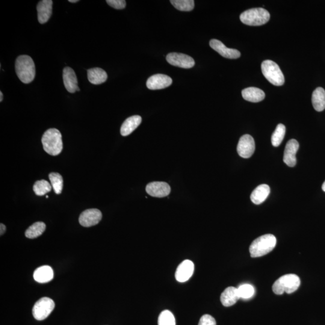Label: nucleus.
I'll use <instances>...</instances> for the list:
<instances>
[{"label": "nucleus", "instance_id": "f257e3e1", "mask_svg": "<svg viewBox=\"0 0 325 325\" xmlns=\"http://www.w3.org/2000/svg\"><path fill=\"white\" fill-rule=\"evenodd\" d=\"M16 70L20 80L25 84H30L36 76L34 62L28 56L22 55L16 58Z\"/></svg>", "mask_w": 325, "mask_h": 325}, {"label": "nucleus", "instance_id": "f03ea898", "mask_svg": "<svg viewBox=\"0 0 325 325\" xmlns=\"http://www.w3.org/2000/svg\"><path fill=\"white\" fill-rule=\"evenodd\" d=\"M276 244V238L272 234H265L254 240L250 245L251 257L256 258L266 255L271 252Z\"/></svg>", "mask_w": 325, "mask_h": 325}, {"label": "nucleus", "instance_id": "7ed1b4c3", "mask_svg": "<svg viewBox=\"0 0 325 325\" xmlns=\"http://www.w3.org/2000/svg\"><path fill=\"white\" fill-rule=\"evenodd\" d=\"M42 143L45 152L52 156L60 154L63 150L62 134L58 129L50 128L44 132Z\"/></svg>", "mask_w": 325, "mask_h": 325}, {"label": "nucleus", "instance_id": "20e7f679", "mask_svg": "<svg viewBox=\"0 0 325 325\" xmlns=\"http://www.w3.org/2000/svg\"><path fill=\"white\" fill-rule=\"evenodd\" d=\"M300 284V278L296 274H286L274 282L272 290L274 294L278 295L282 294L284 292L290 294L296 292Z\"/></svg>", "mask_w": 325, "mask_h": 325}, {"label": "nucleus", "instance_id": "39448f33", "mask_svg": "<svg viewBox=\"0 0 325 325\" xmlns=\"http://www.w3.org/2000/svg\"><path fill=\"white\" fill-rule=\"evenodd\" d=\"M270 14L264 8H253L244 12L240 20L244 24L260 26L265 24L270 20Z\"/></svg>", "mask_w": 325, "mask_h": 325}, {"label": "nucleus", "instance_id": "423d86ee", "mask_svg": "<svg viewBox=\"0 0 325 325\" xmlns=\"http://www.w3.org/2000/svg\"><path fill=\"white\" fill-rule=\"evenodd\" d=\"M262 74L268 82L274 86H282L284 84L285 78L278 65L272 60H264L262 64Z\"/></svg>", "mask_w": 325, "mask_h": 325}, {"label": "nucleus", "instance_id": "0eeeda50", "mask_svg": "<svg viewBox=\"0 0 325 325\" xmlns=\"http://www.w3.org/2000/svg\"><path fill=\"white\" fill-rule=\"evenodd\" d=\"M54 307L55 303L52 299L46 297L41 298L35 303L32 308V315L37 320H43L48 317Z\"/></svg>", "mask_w": 325, "mask_h": 325}, {"label": "nucleus", "instance_id": "6e6552de", "mask_svg": "<svg viewBox=\"0 0 325 325\" xmlns=\"http://www.w3.org/2000/svg\"><path fill=\"white\" fill-rule=\"evenodd\" d=\"M166 60L173 66L182 68L190 69L194 66V59L182 53L171 52L166 56Z\"/></svg>", "mask_w": 325, "mask_h": 325}, {"label": "nucleus", "instance_id": "1a4fd4ad", "mask_svg": "<svg viewBox=\"0 0 325 325\" xmlns=\"http://www.w3.org/2000/svg\"><path fill=\"white\" fill-rule=\"evenodd\" d=\"M256 150L255 141L249 134L244 135L240 138L238 144V152L242 158H249L253 155Z\"/></svg>", "mask_w": 325, "mask_h": 325}, {"label": "nucleus", "instance_id": "9d476101", "mask_svg": "<svg viewBox=\"0 0 325 325\" xmlns=\"http://www.w3.org/2000/svg\"><path fill=\"white\" fill-rule=\"evenodd\" d=\"M102 214L99 210L92 208L84 211L80 216L79 223L84 227L96 226L101 221Z\"/></svg>", "mask_w": 325, "mask_h": 325}, {"label": "nucleus", "instance_id": "9b49d317", "mask_svg": "<svg viewBox=\"0 0 325 325\" xmlns=\"http://www.w3.org/2000/svg\"><path fill=\"white\" fill-rule=\"evenodd\" d=\"M172 84V80L170 76L159 74L148 79L146 86L150 90H159L169 87Z\"/></svg>", "mask_w": 325, "mask_h": 325}, {"label": "nucleus", "instance_id": "f8f14e48", "mask_svg": "<svg viewBox=\"0 0 325 325\" xmlns=\"http://www.w3.org/2000/svg\"><path fill=\"white\" fill-rule=\"evenodd\" d=\"M299 147V143L295 140H291L286 144L283 161L288 166L294 167L296 164V155Z\"/></svg>", "mask_w": 325, "mask_h": 325}, {"label": "nucleus", "instance_id": "ddd939ff", "mask_svg": "<svg viewBox=\"0 0 325 325\" xmlns=\"http://www.w3.org/2000/svg\"><path fill=\"white\" fill-rule=\"evenodd\" d=\"M210 46L224 58L236 59L240 57V52L238 50L227 48L220 40H212L210 41Z\"/></svg>", "mask_w": 325, "mask_h": 325}, {"label": "nucleus", "instance_id": "4468645a", "mask_svg": "<svg viewBox=\"0 0 325 325\" xmlns=\"http://www.w3.org/2000/svg\"><path fill=\"white\" fill-rule=\"evenodd\" d=\"M146 191L150 196L156 198H164L170 193V188L165 182H150L146 187Z\"/></svg>", "mask_w": 325, "mask_h": 325}, {"label": "nucleus", "instance_id": "2eb2a0df", "mask_svg": "<svg viewBox=\"0 0 325 325\" xmlns=\"http://www.w3.org/2000/svg\"><path fill=\"white\" fill-rule=\"evenodd\" d=\"M194 264L190 260H186L178 266L176 270V278L178 282H187L193 276Z\"/></svg>", "mask_w": 325, "mask_h": 325}, {"label": "nucleus", "instance_id": "dca6fc26", "mask_svg": "<svg viewBox=\"0 0 325 325\" xmlns=\"http://www.w3.org/2000/svg\"><path fill=\"white\" fill-rule=\"evenodd\" d=\"M64 86L70 93L74 94L76 91H80L78 86V80L74 70L72 68H64L63 72Z\"/></svg>", "mask_w": 325, "mask_h": 325}, {"label": "nucleus", "instance_id": "f3484780", "mask_svg": "<svg viewBox=\"0 0 325 325\" xmlns=\"http://www.w3.org/2000/svg\"><path fill=\"white\" fill-rule=\"evenodd\" d=\"M52 1L42 0L37 6L38 18L40 24L48 22L52 14Z\"/></svg>", "mask_w": 325, "mask_h": 325}, {"label": "nucleus", "instance_id": "a211bd4d", "mask_svg": "<svg viewBox=\"0 0 325 325\" xmlns=\"http://www.w3.org/2000/svg\"><path fill=\"white\" fill-rule=\"evenodd\" d=\"M238 289L234 286H229L226 288L220 296V301L224 306H231L240 300Z\"/></svg>", "mask_w": 325, "mask_h": 325}, {"label": "nucleus", "instance_id": "6ab92c4d", "mask_svg": "<svg viewBox=\"0 0 325 325\" xmlns=\"http://www.w3.org/2000/svg\"><path fill=\"white\" fill-rule=\"evenodd\" d=\"M142 122V118L138 115H135L127 118L124 121L120 128V134L123 136H126L132 134L140 126Z\"/></svg>", "mask_w": 325, "mask_h": 325}, {"label": "nucleus", "instance_id": "aec40b11", "mask_svg": "<svg viewBox=\"0 0 325 325\" xmlns=\"http://www.w3.org/2000/svg\"><path fill=\"white\" fill-rule=\"evenodd\" d=\"M242 96L248 102H258L265 98V93L260 88L250 87L244 88L242 92Z\"/></svg>", "mask_w": 325, "mask_h": 325}, {"label": "nucleus", "instance_id": "412c9836", "mask_svg": "<svg viewBox=\"0 0 325 325\" xmlns=\"http://www.w3.org/2000/svg\"><path fill=\"white\" fill-rule=\"evenodd\" d=\"M270 189L267 184L260 185L252 192L250 200L256 205L261 204L270 195Z\"/></svg>", "mask_w": 325, "mask_h": 325}, {"label": "nucleus", "instance_id": "4be33fe9", "mask_svg": "<svg viewBox=\"0 0 325 325\" xmlns=\"http://www.w3.org/2000/svg\"><path fill=\"white\" fill-rule=\"evenodd\" d=\"M34 277L35 280L39 283H46L53 279L54 272L49 266H43L36 268L34 271Z\"/></svg>", "mask_w": 325, "mask_h": 325}, {"label": "nucleus", "instance_id": "5701e85b", "mask_svg": "<svg viewBox=\"0 0 325 325\" xmlns=\"http://www.w3.org/2000/svg\"><path fill=\"white\" fill-rule=\"evenodd\" d=\"M88 78L92 84L98 85L104 84L107 80L108 74L104 70L100 68L88 70Z\"/></svg>", "mask_w": 325, "mask_h": 325}, {"label": "nucleus", "instance_id": "b1692460", "mask_svg": "<svg viewBox=\"0 0 325 325\" xmlns=\"http://www.w3.org/2000/svg\"><path fill=\"white\" fill-rule=\"evenodd\" d=\"M312 104L315 110L322 112L325 108V90L322 88H318L312 94Z\"/></svg>", "mask_w": 325, "mask_h": 325}, {"label": "nucleus", "instance_id": "393cba45", "mask_svg": "<svg viewBox=\"0 0 325 325\" xmlns=\"http://www.w3.org/2000/svg\"><path fill=\"white\" fill-rule=\"evenodd\" d=\"M46 224L42 222L34 223L26 230L25 235L28 238H35L40 237L45 232Z\"/></svg>", "mask_w": 325, "mask_h": 325}, {"label": "nucleus", "instance_id": "a878e982", "mask_svg": "<svg viewBox=\"0 0 325 325\" xmlns=\"http://www.w3.org/2000/svg\"><path fill=\"white\" fill-rule=\"evenodd\" d=\"M286 131V126L283 124H280L277 126L276 131L274 132L271 138L272 144L274 146H279L282 143L285 136Z\"/></svg>", "mask_w": 325, "mask_h": 325}, {"label": "nucleus", "instance_id": "bb28decb", "mask_svg": "<svg viewBox=\"0 0 325 325\" xmlns=\"http://www.w3.org/2000/svg\"><path fill=\"white\" fill-rule=\"evenodd\" d=\"M49 178L54 191L56 194L62 193L64 186V180L60 174L52 172L50 174Z\"/></svg>", "mask_w": 325, "mask_h": 325}, {"label": "nucleus", "instance_id": "cd10ccee", "mask_svg": "<svg viewBox=\"0 0 325 325\" xmlns=\"http://www.w3.org/2000/svg\"><path fill=\"white\" fill-rule=\"evenodd\" d=\"M170 2L174 8L180 11L190 12L194 7V0H171Z\"/></svg>", "mask_w": 325, "mask_h": 325}, {"label": "nucleus", "instance_id": "c85d7f7f", "mask_svg": "<svg viewBox=\"0 0 325 325\" xmlns=\"http://www.w3.org/2000/svg\"><path fill=\"white\" fill-rule=\"evenodd\" d=\"M52 186L46 180H40L35 182L34 191L38 196H43L52 190Z\"/></svg>", "mask_w": 325, "mask_h": 325}, {"label": "nucleus", "instance_id": "c756f323", "mask_svg": "<svg viewBox=\"0 0 325 325\" xmlns=\"http://www.w3.org/2000/svg\"><path fill=\"white\" fill-rule=\"evenodd\" d=\"M158 325H176V318L169 310H164L160 314L158 320Z\"/></svg>", "mask_w": 325, "mask_h": 325}, {"label": "nucleus", "instance_id": "7c9ffc66", "mask_svg": "<svg viewBox=\"0 0 325 325\" xmlns=\"http://www.w3.org/2000/svg\"><path fill=\"white\" fill-rule=\"evenodd\" d=\"M238 289L239 296H240V299H250V298L254 296V292H255V289H254V286L250 284H248L241 285Z\"/></svg>", "mask_w": 325, "mask_h": 325}, {"label": "nucleus", "instance_id": "2f4dec72", "mask_svg": "<svg viewBox=\"0 0 325 325\" xmlns=\"http://www.w3.org/2000/svg\"><path fill=\"white\" fill-rule=\"evenodd\" d=\"M106 2L109 6L116 10H123L126 6L125 0H107Z\"/></svg>", "mask_w": 325, "mask_h": 325}, {"label": "nucleus", "instance_id": "473e14b6", "mask_svg": "<svg viewBox=\"0 0 325 325\" xmlns=\"http://www.w3.org/2000/svg\"><path fill=\"white\" fill-rule=\"evenodd\" d=\"M198 325H216V322L212 316L205 314L200 318Z\"/></svg>", "mask_w": 325, "mask_h": 325}, {"label": "nucleus", "instance_id": "72a5a7b5", "mask_svg": "<svg viewBox=\"0 0 325 325\" xmlns=\"http://www.w3.org/2000/svg\"><path fill=\"white\" fill-rule=\"evenodd\" d=\"M6 230V227L4 224H0V234L1 236L4 234Z\"/></svg>", "mask_w": 325, "mask_h": 325}, {"label": "nucleus", "instance_id": "f704fd0d", "mask_svg": "<svg viewBox=\"0 0 325 325\" xmlns=\"http://www.w3.org/2000/svg\"><path fill=\"white\" fill-rule=\"evenodd\" d=\"M2 100H4V94H2V92H0V102H2Z\"/></svg>", "mask_w": 325, "mask_h": 325}, {"label": "nucleus", "instance_id": "c9c22d12", "mask_svg": "<svg viewBox=\"0 0 325 325\" xmlns=\"http://www.w3.org/2000/svg\"><path fill=\"white\" fill-rule=\"evenodd\" d=\"M78 2V0H69V2H72V4H76V2Z\"/></svg>", "mask_w": 325, "mask_h": 325}, {"label": "nucleus", "instance_id": "e433bc0d", "mask_svg": "<svg viewBox=\"0 0 325 325\" xmlns=\"http://www.w3.org/2000/svg\"><path fill=\"white\" fill-rule=\"evenodd\" d=\"M322 190H323L325 192V182H324L323 185H322Z\"/></svg>", "mask_w": 325, "mask_h": 325}]
</instances>
